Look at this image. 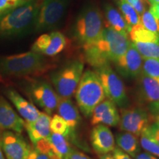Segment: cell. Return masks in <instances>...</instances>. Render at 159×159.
Here are the masks:
<instances>
[{
    "label": "cell",
    "mask_w": 159,
    "mask_h": 159,
    "mask_svg": "<svg viewBox=\"0 0 159 159\" xmlns=\"http://www.w3.org/2000/svg\"><path fill=\"white\" fill-rule=\"evenodd\" d=\"M130 44L128 36L107 27L96 42L83 46L85 59L94 69L114 63L126 52Z\"/></svg>",
    "instance_id": "6da1fadb"
},
{
    "label": "cell",
    "mask_w": 159,
    "mask_h": 159,
    "mask_svg": "<svg viewBox=\"0 0 159 159\" xmlns=\"http://www.w3.org/2000/svg\"><path fill=\"white\" fill-rule=\"evenodd\" d=\"M51 66L43 55L31 50L0 58V78L39 75L47 71Z\"/></svg>",
    "instance_id": "7a4b0ae2"
},
{
    "label": "cell",
    "mask_w": 159,
    "mask_h": 159,
    "mask_svg": "<svg viewBox=\"0 0 159 159\" xmlns=\"http://www.w3.org/2000/svg\"><path fill=\"white\" fill-rule=\"evenodd\" d=\"M40 5V0H28L0 16V38L17 36L34 27Z\"/></svg>",
    "instance_id": "3957f363"
},
{
    "label": "cell",
    "mask_w": 159,
    "mask_h": 159,
    "mask_svg": "<svg viewBox=\"0 0 159 159\" xmlns=\"http://www.w3.org/2000/svg\"><path fill=\"white\" fill-rule=\"evenodd\" d=\"M75 94L80 111L86 118L106 97L98 75L91 70L83 72Z\"/></svg>",
    "instance_id": "277c9868"
},
{
    "label": "cell",
    "mask_w": 159,
    "mask_h": 159,
    "mask_svg": "<svg viewBox=\"0 0 159 159\" xmlns=\"http://www.w3.org/2000/svg\"><path fill=\"white\" fill-rule=\"evenodd\" d=\"M84 63L78 60L69 61L51 74V82L60 98L71 99L83 74Z\"/></svg>",
    "instance_id": "5b68a950"
},
{
    "label": "cell",
    "mask_w": 159,
    "mask_h": 159,
    "mask_svg": "<svg viewBox=\"0 0 159 159\" xmlns=\"http://www.w3.org/2000/svg\"><path fill=\"white\" fill-rule=\"evenodd\" d=\"M102 18L97 6L88 5L80 12L75 26V35L83 45L96 42L102 31Z\"/></svg>",
    "instance_id": "8992f818"
},
{
    "label": "cell",
    "mask_w": 159,
    "mask_h": 159,
    "mask_svg": "<svg viewBox=\"0 0 159 159\" xmlns=\"http://www.w3.org/2000/svg\"><path fill=\"white\" fill-rule=\"evenodd\" d=\"M95 72L100 80L105 97L116 106L121 108H128L129 99L125 86L111 65L105 64L95 69Z\"/></svg>",
    "instance_id": "52a82bcc"
},
{
    "label": "cell",
    "mask_w": 159,
    "mask_h": 159,
    "mask_svg": "<svg viewBox=\"0 0 159 159\" xmlns=\"http://www.w3.org/2000/svg\"><path fill=\"white\" fill-rule=\"evenodd\" d=\"M69 0H43L40 5L33 28L38 33L51 30L62 21Z\"/></svg>",
    "instance_id": "ba28073f"
},
{
    "label": "cell",
    "mask_w": 159,
    "mask_h": 159,
    "mask_svg": "<svg viewBox=\"0 0 159 159\" xmlns=\"http://www.w3.org/2000/svg\"><path fill=\"white\" fill-rule=\"evenodd\" d=\"M27 92L33 102L47 114L51 115L57 109L60 97L47 81L42 80L30 81L27 86Z\"/></svg>",
    "instance_id": "9c48e42d"
},
{
    "label": "cell",
    "mask_w": 159,
    "mask_h": 159,
    "mask_svg": "<svg viewBox=\"0 0 159 159\" xmlns=\"http://www.w3.org/2000/svg\"><path fill=\"white\" fill-rule=\"evenodd\" d=\"M150 114L145 108L140 106L122 108L119 125L124 132L139 136L148 128Z\"/></svg>",
    "instance_id": "30bf717a"
},
{
    "label": "cell",
    "mask_w": 159,
    "mask_h": 159,
    "mask_svg": "<svg viewBox=\"0 0 159 159\" xmlns=\"http://www.w3.org/2000/svg\"><path fill=\"white\" fill-rule=\"evenodd\" d=\"M68 39L63 33L53 31L40 35L32 45L31 50L43 56L53 57L66 48Z\"/></svg>",
    "instance_id": "8fae6325"
},
{
    "label": "cell",
    "mask_w": 159,
    "mask_h": 159,
    "mask_svg": "<svg viewBox=\"0 0 159 159\" xmlns=\"http://www.w3.org/2000/svg\"><path fill=\"white\" fill-rule=\"evenodd\" d=\"M1 145L6 159H27L32 150L20 134L10 130L2 134Z\"/></svg>",
    "instance_id": "7c38bea8"
},
{
    "label": "cell",
    "mask_w": 159,
    "mask_h": 159,
    "mask_svg": "<svg viewBox=\"0 0 159 159\" xmlns=\"http://www.w3.org/2000/svg\"><path fill=\"white\" fill-rule=\"evenodd\" d=\"M35 148L48 155L52 159H66L72 148L66 137L55 133L34 145Z\"/></svg>",
    "instance_id": "4fadbf2b"
},
{
    "label": "cell",
    "mask_w": 159,
    "mask_h": 159,
    "mask_svg": "<svg viewBox=\"0 0 159 159\" xmlns=\"http://www.w3.org/2000/svg\"><path fill=\"white\" fill-rule=\"evenodd\" d=\"M143 57L134 43H130L126 52L119 58L115 66L120 75L126 78H138L142 72Z\"/></svg>",
    "instance_id": "5bb4252c"
},
{
    "label": "cell",
    "mask_w": 159,
    "mask_h": 159,
    "mask_svg": "<svg viewBox=\"0 0 159 159\" xmlns=\"http://www.w3.org/2000/svg\"><path fill=\"white\" fill-rule=\"evenodd\" d=\"M139 92L149 114L155 116L159 112V80L142 74L139 76Z\"/></svg>",
    "instance_id": "9a60e30c"
},
{
    "label": "cell",
    "mask_w": 159,
    "mask_h": 159,
    "mask_svg": "<svg viewBox=\"0 0 159 159\" xmlns=\"http://www.w3.org/2000/svg\"><path fill=\"white\" fill-rule=\"evenodd\" d=\"M57 110L59 116L64 119L70 128L71 138L69 142H72L77 147H81L77 134V128L81 122V116L77 105L71 100V99L60 98Z\"/></svg>",
    "instance_id": "2e32d148"
},
{
    "label": "cell",
    "mask_w": 159,
    "mask_h": 159,
    "mask_svg": "<svg viewBox=\"0 0 159 159\" xmlns=\"http://www.w3.org/2000/svg\"><path fill=\"white\" fill-rule=\"evenodd\" d=\"M92 125H104L108 127L119 125L120 115L116 105L110 99H104L94 109L91 116Z\"/></svg>",
    "instance_id": "e0dca14e"
},
{
    "label": "cell",
    "mask_w": 159,
    "mask_h": 159,
    "mask_svg": "<svg viewBox=\"0 0 159 159\" xmlns=\"http://www.w3.org/2000/svg\"><path fill=\"white\" fill-rule=\"evenodd\" d=\"M90 138L93 150L99 156L110 153L116 148L114 134L106 125H94Z\"/></svg>",
    "instance_id": "ac0fdd59"
},
{
    "label": "cell",
    "mask_w": 159,
    "mask_h": 159,
    "mask_svg": "<svg viewBox=\"0 0 159 159\" xmlns=\"http://www.w3.org/2000/svg\"><path fill=\"white\" fill-rule=\"evenodd\" d=\"M25 124V121L16 114L11 104L0 97V129L21 134Z\"/></svg>",
    "instance_id": "d6986e66"
},
{
    "label": "cell",
    "mask_w": 159,
    "mask_h": 159,
    "mask_svg": "<svg viewBox=\"0 0 159 159\" xmlns=\"http://www.w3.org/2000/svg\"><path fill=\"white\" fill-rule=\"evenodd\" d=\"M5 94L26 122H34L36 120L41 112L33 103L24 98L13 89H7L5 91Z\"/></svg>",
    "instance_id": "ffe728a7"
},
{
    "label": "cell",
    "mask_w": 159,
    "mask_h": 159,
    "mask_svg": "<svg viewBox=\"0 0 159 159\" xmlns=\"http://www.w3.org/2000/svg\"><path fill=\"white\" fill-rule=\"evenodd\" d=\"M50 120L49 115L46 113H40L39 117L34 122H25V128L33 145L47 138L51 134Z\"/></svg>",
    "instance_id": "44dd1931"
},
{
    "label": "cell",
    "mask_w": 159,
    "mask_h": 159,
    "mask_svg": "<svg viewBox=\"0 0 159 159\" xmlns=\"http://www.w3.org/2000/svg\"><path fill=\"white\" fill-rule=\"evenodd\" d=\"M117 147L132 158H135L141 152V145L138 136L128 132L117 134L116 141Z\"/></svg>",
    "instance_id": "7402d4cb"
},
{
    "label": "cell",
    "mask_w": 159,
    "mask_h": 159,
    "mask_svg": "<svg viewBox=\"0 0 159 159\" xmlns=\"http://www.w3.org/2000/svg\"><path fill=\"white\" fill-rule=\"evenodd\" d=\"M105 14L109 27L120 33L121 34L128 36L131 28L125 22L122 14L116 9L110 5H106L105 7Z\"/></svg>",
    "instance_id": "603a6c76"
},
{
    "label": "cell",
    "mask_w": 159,
    "mask_h": 159,
    "mask_svg": "<svg viewBox=\"0 0 159 159\" xmlns=\"http://www.w3.org/2000/svg\"><path fill=\"white\" fill-rule=\"evenodd\" d=\"M133 42H154L159 41V36L148 30L140 24L131 27L129 33Z\"/></svg>",
    "instance_id": "cb8c5ba5"
},
{
    "label": "cell",
    "mask_w": 159,
    "mask_h": 159,
    "mask_svg": "<svg viewBox=\"0 0 159 159\" xmlns=\"http://www.w3.org/2000/svg\"><path fill=\"white\" fill-rule=\"evenodd\" d=\"M117 5L120 9L125 22L130 28L140 24V16L139 13L130 4L125 0H117Z\"/></svg>",
    "instance_id": "d4e9b609"
},
{
    "label": "cell",
    "mask_w": 159,
    "mask_h": 159,
    "mask_svg": "<svg viewBox=\"0 0 159 159\" xmlns=\"http://www.w3.org/2000/svg\"><path fill=\"white\" fill-rule=\"evenodd\" d=\"M143 58L159 61V41L154 42H133Z\"/></svg>",
    "instance_id": "484cf974"
},
{
    "label": "cell",
    "mask_w": 159,
    "mask_h": 159,
    "mask_svg": "<svg viewBox=\"0 0 159 159\" xmlns=\"http://www.w3.org/2000/svg\"><path fill=\"white\" fill-rule=\"evenodd\" d=\"M50 130L52 133L62 135L69 142L71 138V131L66 122L58 114H55L50 120Z\"/></svg>",
    "instance_id": "4316f807"
},
{
    "label": "cell",
    "mask_w": 159,
    "mask_h": 159,
    "mask_svg": "<svg viewBox=\"0 0 159 159\" xmlns=\"http://www.w3.org/2000/svg\"><path fill=\"white\" fill-rule=\"evenodd\" d=\"M140 23L145 29L159 36V20L152 14L150 10H146L141 15Z\"/></svg>",
    "instance_id": "83f0119b"
},
{
    "label": "cell",
    "mask_w": 159,
    "mask_h": 159,
    "mask_svg": "<svg viewBox=\"0 0 159 159\" xmlns=\"http://www.w3.org/2000/svg\"><path fill=\"white\" fill-rule=\"evenodd\" d=\"M139 136H140L139 143L141 147L146 152L159 158V145L155 142L154 139L149 136L145 130L143 131L142 134Z\"/></svg>",
    "instance_id": "f1b7e54d"
},
{
    "label": "cell",
    "mask_w": 159,
    "mask_h": 159,
    "mask_svg": "<svg viewBox=\"0 0 159 159\" xmlns=\"http://www.w3.org/2000/svg\"><path fill=\"white\" fill-rule=\"evenodd\" d=\"M142 74L151 78L159 80V61L152 58H143Z\"/></svg>",
    "instance_id": "f546056e"
},
{
    "label": "cell",
    "mask_w": 159,
    "mask_h": 159,
    "mask_svg": "<svg viewBox=\"0 0 159 159\" xmlns=\"http://www.w3.org/2000/svg\"><path fill=\"white\" fill-rule=\"evenodd\" d=\"M28 0H0V16L19 7Z\"/></svg>",
    "instance_id": "4dcf8cb0"
},
{
    "label": "cell",
    "mask_w": 159,
    "mask_h": 159,
    "mask_svg": "<svg viewBox=\"0 0 159 159\" xmlns=\"http://www.w3.org/2000/svg\"><path fill=\"white\" fill-rule=\"evenodd\" d=\"M144 130L159 145V122H155L152 124L149 125Z\"/></svg>",
    "instance_id": "1f68e13d"
},
{
    "label": "cell",
    "mask_w": 159,
    "mask_h": 159,
    "mask_svg": "<svg viewBox=\"0 0 159 159\" xmlns=\"http://www.w3.org/2000/svg\"><path fill=\"white\" fill-rule=\"evenodd\" d=\"M125 1L136 10L139 15H142L146 11L147 3L145 2V0H125Z\"/></svg>",
    "instance_id": "d6a6232c"
},
{
    "label": "cell",
    "mask_w": 159,
    "mask_h": 159,
    "mask_svg": "<svg viewBox=\"0 0 159 159\" xmlns=\"http://www.w3.org/2000/svg\"><path fill=\"white\" fill-rule=\"evenodd\" d=\"M66 159H92L90 157L85 155L83 152H80V151L76 150V149L73 148L71 149L70 153L67 156Z\"/></svg>",
    "instance_id": "836d02e7"
},
{
    "label": "cell",
    "mask_w": 159,
    "mask_h": 159,
    "mask_svg": "<svg viewBox=\"0 0 159 159\" xmlns=\"http://www.w3.org/2000/svg\"><path fill=\"white\" fill-rule=\"evenodd\" d=\"M27 159H52L48 155L43 153L37 149H32Z\"/></svg>",
    "instance_id": "e575fe53"
},
{
    "label": "cell",
    "mask_w": 159,
    "mask_h": 159,
    "mask_svg": "<svg viewBox=\"0 0 159 159\" xmlns=\"http://www.w3.org/2000/svg\"><path fill=\"white\" fill-rule=\"evenodd\" d=\"M112 155L114 159H132L128 154L119 149L118 147H116L112 151Z\"/></svg>",
    "instance_id": "d590c367"
},
{
    "label": "cell",
    "mask_w": 159,
    "mask_h": 159,
    "mask_svg": "<svg viewBox=\"0 0 159 159\" xmlns=\"http://www.w3.org/2000/svg\"><path fill=\"white\" fill-rule=\"evenodd\" d=\"M134 159H158L157 157L152 156L148 152H140L136 155Z\"/></svg>",
    "instance_id": "8d00e7d4"
},
{
    "label": "cell",
    "mask_w": 159,
    "mask_h": 159,
    "mask_svg": "<svg viewBox=\"0 0 159 159\" xmlns=\"http://www.w3.org/2000/svg\"><path fill=\"white\" fill-rule=\"evenodd\" d=\"M150 11L159 20V4L156 5H152L150 7Z\"/></svg>",
    "instance_id": "74e56055"
},
{
    "label": "cell",
    "mask_w": 159,
    "mask_h": 159,
    "mask_svg": "<svg viewBox=\"0 0 159 159\" xmlns=\"http://www.w3.org/2000/svg\"><path fill=\"white\" fill-rule=\"evenodd\" d=\"M99 159H114V156H113V155L111 154L110 152V153H107L99 156Z\"/></svg>",
    "instance_id": "f35d334b"
},
{
    "label": "cell",
    "mask_w": 159,
    "mask_h": 159,
    "mask_svg": "<svg viewBox=\"0 0 159 159\" xmlns=\"http://www.w3.org/2000/svg\"><path fill=\"white\" fill-rule=\"evenodd\" d=\"M148 2L150 4L151 6L152 5H156L159 4V0H148Z\"/></svg>",
    "instance_id": "ab89813d"
},
{
    "label": "cell",
    "mask_w": 159,
    "mask_h": 159,
    "mask_svg": "<svg viewBox=\"0 0 159 159\" xmlns=\"http://www.w3.org/2000/svg\"><path fill=\"white\" fill-rule=\"evenodd\" d=\"M0 159H5V156H4V154H3L1 142H0Z\"/></svg>",
    "instance_id": "60d3db41"
},
{
    "label": "cell",
    "mask_w": 159,
    "mask_h": 159,
    "mask_svg": "<svg viewBox=\"0 0 159 159\" xmlns=\"http://www.w3.org/2000/svg\"><path fill=\"white\" fill-rule=\"evenodd\" d=\"M154 116L155 119H156V122H159V112L158 113V114H156L155 115V116Z\"/></svg>",
    "instance_id": "b9f144b4"
}]
</instances>
